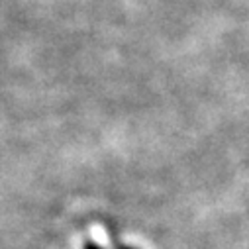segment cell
I'll list each match as a JSON object with an SVG mask.
<instances>
[{
	"label": "cell",
	"instance_id": "cell-1",
	"mask_svg": "<svg viewBox=\"0 0 249 249\" xmlns=\"http://www.w3.org/2000/svg\"><path fill=\"white\" fill-rule=\"evenodd\" d=\"M83 249H102L96 241H92V239H87L85 243H83Z\"/></svg>",
	"mask_w": 249,
	"mask_h": 249
}]
</instances>
